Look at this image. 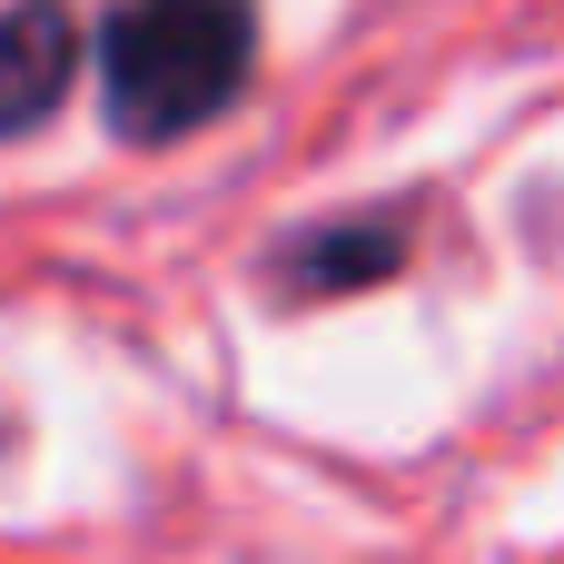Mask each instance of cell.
Segmentation results:
<instances>
[{
	"label": "cell",
	"instance_id": "obj_1",
	"mask_svg": "<svg viewBox=\"0 0 564 564\" xmlns=\"http://www.w3.org/2000/svg\"><path fill=\"white\" fill-rule=\"evenodd\" d=\"M258 79V0H119L99 20V109L129 149L228 119Z\"/></svg>",
	"mask_w": 564,
	"mask_h": 564
},
{
	"label": "cell",
	"instance_id": "obj_2",
	"mask_svg": "<svg viewBox=\"0 0 564 564\" xmlns=\"http://www.w3.org/2000/svg\"><path fill=\"white\" fill-rule=\"evenodd\" d=\"M79 10L69 0H10L0 10V139H30L59 99H69V79H79Z\"/></svg>",
	"mask_w": 564,
	"mask_h": 564
},
{
	"label": "cell",
	"instance_id": "obj_3",
	"mask_svg": "<svg viewBox=\"0 0 564 564\" xmlns=\"http://www.w3.org/2000/svg\"><path fill=\"white\" fill-rule=\"evenodd\" d=\"M406 208H367V218H327L307 238L278 248V288L288 297H347V288H377L406 268Z\"/></svg>",
	"mask_w": 564,
	"mask_h": 564
}]
</instances>
